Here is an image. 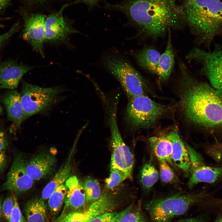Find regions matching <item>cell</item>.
<instances>
[{
  "label": "cell",
  "mask_w": 222,
  "mask_h": 222,
  "mask_svg": "<svg viewBox=\"0 0 222 222\" xmlns=\"http://www.w3.org/2000/svg\"><path fill=\"white\" fill-rule=\"evenodd\" d=\"M104 1L102 8L122 13L139 33L153 39L162 37L169 29L179 28L186 22L182 6L176 0H120L114 4Z\"/></svg>",
  "instance_id": "obj_1"
},
{
  "label": "cell",
  "mask_w": 222,
  "mask_h": 222,
  "mask_svg": "<svg viewBox=\"0 0 222 222\" xmlns=\"http://www.w3.org/2000/svg\"><path fill=\"white\" fill-rule=\"evenodd\" d=\"M179 70L182 79L189 86L183 99L187 118L207 128H222V94L208 84L195 81L185 65Z\"/></svg>",
  "instance_id": "obj_2"
},
{
  "label": "cell",
  "mask_w": 222,
  "mask_h": 222,
  "mask_svg": "<svg viewBox=\"0 0 222 222\" xmlns=\"http://www.w3.org/2000/svg\"><path fill=\"white\" fill-rule=\"evenodd\" d=\"M181 6L186 22L202 42L209 43L222 32L220 0H184Z\"/></svg>",
  "instance_id": "obj_3"
},
{
  "label": "cell",
  "mask_w": 222,
  "mask_h": 222,
  "mask_svg": "<svg viewBox=\"0 0 222 222\" xmlns=\"http://www.w3.org/2000/svg\"><path fill=\"white\" fill-rule=\"evenodd\" d=\"M209 194L204 191L179 193L153 200L146 207L150 221L171 222L173 218L184 214L193 206L201 204Z\"/></svg>",
  "instance_id": "obj_4"
},
{
  "label": "cell",
  "mask_w": 222,
  "mask_h": 222,
  "mask_svg": "<svg viewBox=\"0 0 222 222\" xmlns=\"http://www.w3.org/2000/svg\"><path fill=\"white\" fill-rule=\"evenodd\" d=\"M103 64L119 81L129 99L144 94L146 80L127 60L117 54H109L105 56Z\"/></svg>",
  "instance_id": "obj_5"
},
{
  "label": "cell",
  "mask_w": 222,
  "mask_h": 222,
  "mask_svg": "<svg viewBox=\"0 0 222 222\" xmlns=\"http://www.w3.org/2000/svg\"><path fill=\"white\" fill-rule=\"evenodd\" d=\"M62 89L43 88L24 81L20 99L26 119L49 109L57 101Z\"/></svg>",
  "instance_id": "obj_6"
},
{
  "label": "cell",
  "mask_w": 222,
  "mask_h": 222,
  "mask_svg": "<svg viewBox=\"0 0 222 222\" xmlns=\"http://www.w3.org/2000/svg\"><path fill=\"white\" fill-rule=\"evenodd\" d=\"M164 112V108L144 94L130 99L126 111L128 124L135 129L148 127Z\"/></svg>",
  "instance_id": "obj_7"
},
{
  "label": "cell",
  "mask_w": 222,
  "mask_h": 222,
  "mask_svg": "<svg viewBox=\"0 0 222 222\" xmlns=\"http://www.w3.org/2000/svg\"><path fill=\"white\" fill-rule=\"evenodd\" d=\"M117 104H113L109 110V123L111 131L112 153L110 166L117 168L132 177L134 158L129 147L124 142L117 124Z\"/></svg>",
  "instance_id": "obj_8"
},
{
  "label": "cell",
  "mask_w": 222,
  "mask_h": 222,
  "mask_svg": "<svg viewBox=\"0 0 222 222\" xmlns=\"http://www.w3.org/2000/svg\"><path fill=\"white\" fill-rule=\"evenodd\" d=\"M186 58L189 61L196 60L202 65V72L212 86L222 94V46L211 52L195 48Z\"/></svg>",
  "instance_id": "obj_9"
},
{
  "label": "cell",
  "mask_w": 222,
  "mask_h": 222,
  "mask_svg": "<svg viewBox=\"0 0 222 222\" xmlns=\"http://www.w3.org/2000/svg\"><path fill=\"white\" fill-rule=\"evenodd\" d=\"M67 6L64 5L59 10L45 17V41L62 42L70 35L79 33L63 16V11Z\"/></svg>",
  "instance_id": "obj_10"
},
{
  "label": "cell",
  "mask_w": 222,
  "mask_h": 222,
  "mask_svg": "<svg viewBox=\"0 0 222 222\" xmlns=\"http://www.w3.org/2000/svg\"><path fill=\"white\" fill-rule=\"evenodd\" d=\"M26 164L22 156L17 155L14 158L2 186L4 190L15 195L26 192L32 187L34 180L27 173Z\"/></svg>",
  "instance_id": "obj_11"
},
{
  "label": "cell",
  "mask_w": 222,
  "mask_h": 222,
  "mask_svg": "<svg viewBox=\"0 0 222 222\" xmlns=\"http://www.w3.org/2000/svg\"><path fill=\"white\" fill-rule=\"evenodd\" d=\"M23 39L28 42L33 49L44 57L45 41V17L41 14H34L24 17Z\"/></svg>",
  "instance_id": "obj_12"
},
{
  "label": "cell",
  "mask_w": 222,
  "mask_h": 222,
  "mask_svg": "<svg viewBox=\"0 0 222 222\" xmlns=\"http://www.w3.org/2000/svg\"><path fill=\"white\" fill-rule=\"evenodd\" d=\"M35 68L12 61L2 63L0 64V89L16 88L23 76Z\"/></svg>",
  "instance_id": "obj_13"
},
{
  "label": "cell",
  "mask_w": 222,
  "mask_h": 222,
  "mask_svg": "<svg viewBox=\"0 0 222 222\" xmlns=\"http://www.w3.org/2000/svg\"><path fill=\"white\" fill-rule=\"evenodd\" d=\"M55 161V157L51 154H39L33 156L26 163V171L33 180H39L52 172Z\"/></svg>",
  "instance_id": "obj_14"
},
{
  "label": "cell",
  "mask_w": 222,
  "mask_h": 222,
  "mask_svg": "<svg viewBox=\"0 0 222 222\" xmlns=\"http://www.w3.org/2000/svg\"><path fill=\"white\" fill-rule=\"evenodd\" d=\"M67 189L64 209L71 211H79L86 203L85 191L81 183L75 175L70 176L65 183Z\"/></svg>",
  "instance_id": "obj_15"
},
{
  "label": "cell",
  "mask_w": 222,
  "mask_h": 222,
  "mask_svg": "<svg viewBox=\"0 0 222 222\" xmlns=\"http://www.w3.org/2000/svg\"><path fill=\"white\" fill-rule=\"evenodd\" d=\"M190 171L191 175L187 185L190 188L199 183H214L222 177V166H208L203 161L191 167Z\"/></svg>",
  "instance_id": "obj_16"
},
{
  "label": "cell",
  "mask_w": 222,
  "mask_h": 222,
  "mask_svg": "<svg viewBox=\"0 0 222 222\" xmlns=\"http://www.w3.org/2000/svg\"><path fill=\"white\" fill-rule=\"evenodd\" d=\"M117 195L115 188L105 189L99 198L91 204L85 211L88 222L97 216L109 212L116 204Z\"/></svg>",
  "instance_id": "obj_17"
},
{
  "label": "cell",
  "mask_w": 222,
  "mask_h": 222,
  "mask_svg": "<svg viewBox=\"0 0 222 222\" xmlns=\"http://www.w3.org/2000/svg\"><path fill=\"white\" fill-rule=\"evenodd\" d=\"M167 137L172 144L173 162L180 169L186 172H189L191 163L188 154L177 130H175L171 131Z\"/></svg>",
  "instance_id": "obj_18"
},
{
  "label": "cell",
  "mask_w": 222,
  "mask_h": 222,
  "mask_svg": "<svg viewBox=\"0 0 222 222\" xmlns=\"http://www.w3.org/2000/svg\"><path fill=\"white\" fill-rule=\"evenodd\" d=\"M2 101L9 118L15 126L19 127L26 119L21 103L20 93L15 90L9 92L3 97Z\"/></svg>",
  "instance_id": "obj_19"
},
{
  "label": "cell",
  "mask_w": 222,
  "mask_h": 222,
  "mask_svg": "<svg viewBox=\"0 0 222 222\" xmlns=\"http://www.w3.org/2000/svg\"><path fill=\"white\" fill-rule=\"evenodd\" d=\"M170 29L168 31V39L164 51L161 54L156 74L162 81L167 80L170 77L174 65V56L171 42Z\"/></svg>",
  "instance_id": "obj_20"
},
{
  "label": "cell",
  "mask_w": 222,
  "mask_h": 222,
  "mask_svg": "<svg viewBox=\"0 0 222 222\" xmlns=\"http://www.w3.org/2000/svg\"><path fill=\"white\" fill-rule=\"evenodd\" d=\"M131 54L138 65L143 69L156 74L161 54L156 49L150 47H145Z\"/></svg>",
  "instance_id": "obj_21"
},
{
  "label": "cell",
  "mask_w": 222,
  "mask_h": 222,
  "mask_svg": "<svg viewBox=\"0 0 222 222\" xmlns=\"http://www.w3.org/2000/svg\"><path fill=\"white\" fill-rule=\"evenodd\" d=\"M24 211L27 222H48L47 207L42 199L35 198L28 201Z\"/></svg>",
  "instance_id": "obj_22"
},
{
  "label": "cell",
  "mask_w": 222,
  "mask_h": 222,
  "mask_svg": "<svg viewBox=\"0 0 222 222\" xmlns=\"http://www.w3.org/2000/svg\"><path fill=\"white\" fill-rule=\"evenodd\" d=\"M149 141L153 152L158 160H164L174 165L172 144L167 136H153L149 138Z\"/></svg>",
  "instance_id": "obj_23"
},
{
  "label": "cell",
  "mask_w": 222,
  "mask_h": 222,
  "mask_svg": "<svg viewBox=\"0 0 222 222\" xmlns=\"http://www.w3.org/2000/svg\"><path fill=\"white\" fill-rule=\"evenodd\" d=\"M69 156L67 162L57 171L51 180L43 189L42 193V199H48L55 189L64 183L70 177L72 170L71 163V156Z\"/></svg>",
  "instance_id": "obj_24"
},
{
  "label": "cell",
  "mask_w": 222,
  "mask_h": 222,
  "mask_svg": "<svg viewBox=\"0 0 222 222\" xmlns=\"http://www.w3.org/2000/svg\"><path fill=\"white\" fill-rule=\"evenodd\" d=\"M67 190L65 183L63 184L55 189L48 199L49 208L54 221L64 202Z\"/></svg>",
  "instance_id": "obj_25"
},
{
  "label": "cell",
  "mask_w": 222,
  "mask_h": 222,
  "mask_svg": "<svg viewBox=\"0 0 222 222\" xmlns=\"http://www.w3.org/2000/svg\"><path fill=\"white\" fill-rule=\"evenodd\" d=\"M81 183L85 192L86 203L91 204L99 198L102 192L99 183L97 179L87 177Z\"/></svg>",
  "instance_id": "obj_26"
},
{
  "label": "cell",
  "mask_w": 222,
  "mask_h": 222,
  "mask_svg": "<svg viewBox=\"0 0 222 222\" xmlns=\"http://www.w3.org/2000/svg\"><path fill=\"white\" fill-rule=\"evenodd\" d=\"M158 178V172L153 165L150 163H146L143 165L141 171V181L145 189H150Z\"/></svg>",
  "instance_id": "obj_27"
},
{
  "label": "cell",
  "mask_w": 222,
  "mask_h": 222,
  "mask_svg": "<svg viewBox=\"0 0 222 222\" xmlns=\"http://www.w3.org/2000/svg\"><path fill=\"white\" fill-rule=\"evenodd\" d=\"M129 178L125 172L120 169L110 166L109 176L105 181V188L111 189L115 188L125 180Z\"/></svg>",
  "instance_id": "obj_28"
},
{
  "label": "cell",
  "mask_w": 222,
  "mask_h": 222,
  "mask_svg": "<svg viewBox=\"0 0 222 222\" xmlns=\"http://www.w3.org/2000/svg\"><path fill=\"white\" fill-rule=\"evenodd\" d=\"M54 222H88V220L85 211H71L64 209Z\"/></svg>",
  "instance_id": "obj_29"
},
{
  "label": "cell",
  "mask_w": 222,
  "mask_h": 222,
  "mask_svg": "<svg viewBox=\"0 0 222 222\" xmlns=\"http://www.w3.org/2000/svg\"><path fill=\"white\" fill-rule=\"evenodd\" d=\"M132 208V206H130L120 212H107L92 219L88 222H119L125 215L131 210Z\"/></svg>",
  "instance_id": "obj_30"
},
{
  "label": "cell",
  "mask_w": 222,
  "mask_h": 222,
  "mask_svg": "<svg viewBox=\"0 0 222 222\" xmlns=\"http://www.w3.org/2000/svg\"><path fill=\"white\" fill-rule=\"evenodd\" d=\"M160 175L161 180L165 183H171L177 182L178 179L174 172L164 160H159Z\"/></svg>",
  "instance_id": "obj_31"
},
{
  "label": "cell",
  "mask_w": 222,
  "mask_h": 222,
  "mask_svg": "<svg viewBox=\"0 0 222 222\" xmlns=\"http://www.w3.org/2000/svg\"><path fill=\"white\" fill-rule=\"evenodd\" d=\"M13 194L14 205L8 222H27L22 213L16 195Z\"/></svg>",
  "instance_id": "obj_32"
},
{
  "label": "cell",
  "mask_w": 222,
  "mask_h": 222,
  "mask_svg": "<svg viewBox=\"0 0 222 222\" xmlns=\"http://www.w3.org/2000/svg\"><path fill=\"white\" fill-rule=\"evenodd\" d=\"M14 194L11 193L6 198L2 204V214L6 220L8 221L14 205Z\"/></svg>",
  "instance_id": "obj_33"
},
{
  "label": "cell",
  "mask_w": 222,
  "mask_h": 222,
  "mask_svg": "<svg viewBox=\"0 0 222 222\" xmlns=\"http://www.w3.org/2000/svg\"><path fill=\"white\" fill-rule=\"evenodd\" d=\"M119 222H146V220L141 212L138 210L130 211L122 218Z\"/></svg>",
  "instance_id": "obj_34"
},
{
  "label": "cell",
  "mask_w": 222,
  "mask_h": 222,
  "mask_svg": "<svg viewBox=\"0 0 222 222\" xmlns=\"http://www.w3.org/2000/svg\"><path fill=\"white\" fill-rule=\"evenodd\" d=\"M19 25L16 24L7 32L0 35V49L5 43L13 35L19 28Z\"/></svg>",
  "instance_id": "obj_35"
},
{
  "label": "cell",
  "mask_w": 222,
  "mask_h": 222,
  "mask_svg": "<svg viewBox=\"0 0 222 222\" xmlns=\"http://www.w3.org/2000/svg\"><path fill=\"white\" fill-rule=\"evenodd\" d=\"M100 0H76L73 4L83 3L88 7L89 10H92L95 6H98Z\"/></svg>",
  "instance_id": "obj_36"
},
{
  "label": "cell",
  "mask_w": 222,
  "mask_h": 222,
  "mask_svg": "<svg viewBox=\"0 0 222 222\" xmlns=\"http://www.w3.org/2000/svg\"><path fill=\"white\" fill-rule=\"evenodd\" d=\"M7 144L6 134L4 131L0 128V150L4 149Z\"/></svg>",
  "instance_id": "obj_37"
},
{
  "label": "cell",
  "mask_w": 222,
  "mask_h": 222,
  "mask_svg": "<svg viewBox=\"0 0 222 222\" xmlns=\"http://www.w3.org/2000/svg\"><path fill=\"white\" fill-rule=\"evenodd\" d=\"M177 222H205L204 220L200 217L187 218L181 219Z\"/></svg>",
  "instance_id": "obj_38"
},
{
  "label": "cell",
  "mask_w": 222,
  "mask_h": 222,
  "mask_svg": "<svg viewBox=\"0 0 222 222\" xmlns=\"http://www.w3.org/2000/svg\"><path fill=\"white\" fill-rule=\"evenodd\" d=\"M6 161V156L3 150H0V170L4 166Z\"/></svg>",
  "instance_id": "obj_39"
},
{
  "label": "cell",
  "mask_w": 222,
  "mask_h": 222,
  "mask_svg": "<svg viewBox=\"0 0 222 222\" xmlns=\"http://www.w3.org/2000/svg\"><path fill=\"white\" fill-rule=\"evenodd\" d=\"M10 0H0V11L4 9L8 4Z\"/></svg>",
  "instance_id": "obj_40"
},
{
  "label": "cell",
  "mask_w": 222,
  "mask_h": 222,
  "mask_svg": "<svg viewBox=\"0 0 222 222\" xmlns=\"http://www.w3.org/2000/svg\"><path fill=\"white\" fill-rule=\"evenodd\" d=\"M214 222H222V215L218 214Z\"/></svg>",
  "instance_id": "obj_41"
},
{
  "label": "cell",
  "mask_w": 222,
  "mask_h": 222,
  "mask_svg": "<svg viewBox=\"0 0 222 222\" xmlns=\"http://www.w3.org/2000/svg\"><path fill=\"white\" fill-rule=\"evenodd\" d=\"M2 201L1 198H0V218L1 217L2 215Z\"/></svg>",
  "instance_id": "obj_42"
},
{
  "label": "cell",
  "mask_w": 222,
  "mask_h": 222,
  "mask_svg": "<svg viewBox=\"0 0 222 222\" xmlns=\"http://www.w3.org/2000/svg\"><path fill=\"white\" fill-rule=\"evenodd\" d=\"M1 111V108H0V113Z\"/></svg>",
  "instance_id": "obj_43"
},
{
  "label": "cell",
  "mask_w": 222,
  "mask_h": 222,
  "mask_svg": "<svg viewBox=\"0 0 222 222\" xmlns=\"http://www.w3.org/2000/svg\"></svg>",
  "instance_id": "obj_44"
}]
</instances>
